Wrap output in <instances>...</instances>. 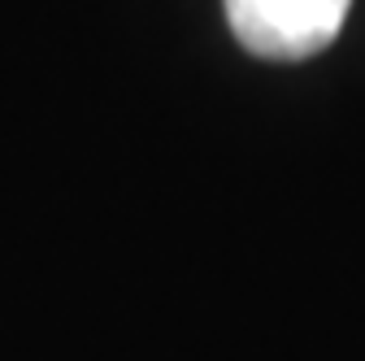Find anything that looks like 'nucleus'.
Segmentation results:
<instances>
[{
  "label": "nucleus",
  "mask_w": 365,
  "mask_h": 361,
  "mask_svg": "<svg viewBox=\"0 0 365 361\" xmlns=\"http://www.w3.org/2000/svg\"><path fill=\"white\" fill-rule=\"evenodd\" d=\"M352 0H226V22L252 57L304 61L339 35Z\"/></svg>",
  "instance_id": "1"
}]
</instances>
